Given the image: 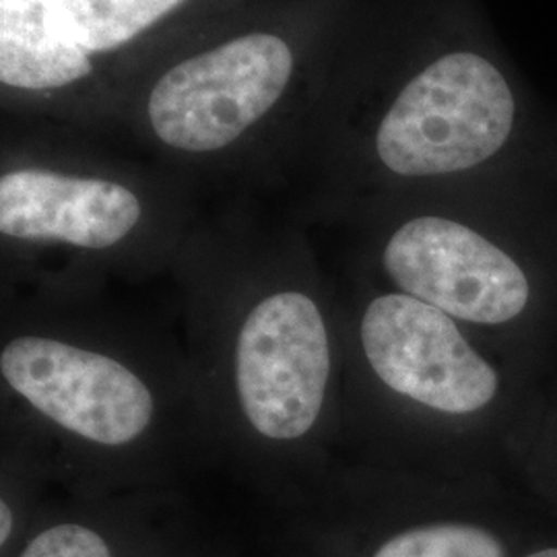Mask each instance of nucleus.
Wrapping results in <instances>:
<instances>
[{"instance_id": "7ed1b4c3", "label": "nucleus", "mask_w": 557, "mask_h": 557, "mask_svg": "<svg viewBox=\"0 0 557 557\" xmlns=\"http://www.w3.org/2000/svg\"><path fill=\"white\" fill-rule=\"evenodd\" d=\"M331 345L319 304L285 289L248 312L236 341V391L244 418L262 438H304L320 418Z\"/></svg>"}, {"instance_id": "1a4fd4ad", "label": "nucleus", "mask_w": 557, "mask_h": 557, "mask_svg": "<svg viewBox=\"0 0 557 557\" xmlns=\"http://www.w3.org/2000/svg\"><path fill=\"white\" fill-rule=\"evenodd\" d=\"M184 0H54L60 20L81 46L110 52L135 40Z\"/></svg>"}, {"instance_id": "9d476101", "label": "nucleus", "mask_w": 557, "mask_h": 557, "mask_svg": "<svg viewBox=\"0 0 557 557\" xmlns=\"http://www.w3.org/2000/svg\"><path fill=\"white\" fill-rule=\"evenodd\" d=\"M374 557H508V549L485 527L471 522H434L388 539Z\"/></svg>"}, {"instance_id": "423d86ee", "label": "nucleus", "mask_w": 557, "mask_h": 557, "mask_svg": "<svg viewBox=\"0 0 557 557\" xmlns=\"http://www.w3.org/2000/svg\"><path fill=\"white\" fill-rule=\"evenodd\" d=\"M384 267L398 287L448 317L502 324L529 301L522 269L475 230L444 220L407 221L384 250Z\"/></svg>"}, {"instance_id": "6e6552de", "label": "nucleus", "mask_w": 557, "mask_h": 557, "mask_svg": "<svg viewBox=\"0 0 557 557\" xmlns=\"http://www.w3.org/2000/svg\"><path fill=\"white\" fill-rule=\"evenodd\" d=\"M91 73L89 52L60 20L54 0H0V81L57 89Z\"/></svg>"}, {"instance_id": "f8f14e48", "label": "nucleus", "mask_w": 557, "mask_h": 557, "mask_svg": "<svg viewBox=\"0 0 557 557\" xmlns=\"http://www.w3.org/2000/svg\"><path fill=\"white\" fill-rule=\"evenodd\" d=\"M13 531V510L9 508L7 499L0 502V543L4 545Z\"/></svg>"}, {"instance_id": "39448f33", "label": "nucleus", "mask_w": 557, "mask_h": 557, "mask_svg": "<svg viewBox=\"0 0 557 557\" xmlns=\"http://www.w3.org/2000/svg\"><path fill=\"white\" fill-rule=\"evenodd\" d=\"M361 347L374 374L398 395L442 413H473L498 393V374L446 312L407 296L372 299Z\"/></svg>"}, {"instance_id": "f03ea898", "label": "nucleus", "mask_w": 557, "mask_h": 557, "mask_svg": "<svg viewBox=\"0 0 557 557\" xmlns=\"http://www.w3.org/2000/svg\"><path fill=\"white\" fill-rule=\"evenodd\" d=\"M292 73V48L275 34L225 41L156 83L147 106L151 128L178 151H220L277 103Z\"/></svg>"}, {"instance_id": "ddd939ff", "label": "nucleus", "mask_w": 557, "mask_h": 557, "mask_svg": "<svg viewBox=\"0 0 557 557\" xmlns=\"http://www.w3.org/2000/svg\"><path fill=\"white\" fill-rule=\"evenodd\" d=\"M524 557H557V547H545V549H537L533 554Z\"/></svg>"}, {"instance_id": "0eeeda50", "label": "nucleus", "mask_w": 557, "mask_h": 557, "mask_svg": "<svg viewBox=\"0 0 557 557\" xmlns=\"http://www.w3.org/2000/svg\"><path fill=\"white\" fill-rule=\"evenodd\" d=\"M140 200L119 182L13 170L0 178V232L27 242L106 250L139 223Z\"/></svg>"}, {"instance_id": "9b49d317", "label": "nucleus", "mask_w": 557, "mask_h": 557, "mask_svg": "<svg viewBox=\"0 0 557 557\" xmlns=\"http://www.w3.org/2000/svg\"><path fill=\"white\" fill-rule=\"evenodd\" d=\"M20 557H112V554L100 533L69 522L32 539Z\"/></svg>"}, {"instance_id": "20e7f679", "label": "nucleus", "mask_w": 557, "mask_h": 557, "mask_svg": "<svg viewBox=\"0 0 557 557\" xmlns=\"http://www.w3.org/2000/svg\"><path fill=\"white\" fill-rule=\"evenodd\" d=\"M0 372L44 418L100 446L135 442L156 416L153 393L131 368L57 338L9 341L0 351Z\"/></svg>"}, {"instance_id": "f257e3e1", "label": "nucleus", "mask_w": 557, "mask_h": 557, "mask_svg": "<svg viewBox=\"0 0 557 557\" xmlns=\"http://www.w3.org/2000/svg\"><path fill=\"white\" fill-rule=\"evenodd\" d=\"M515 112V96L490 60L446 54L398 94L380 122L376 151L398 176L455 174L498 153Z\"/></svg>"}]
</instances>
